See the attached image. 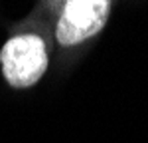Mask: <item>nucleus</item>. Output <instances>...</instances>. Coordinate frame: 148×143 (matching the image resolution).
<instances>
[{"label":"nucleus","mask_w":148,"mask_h":143,"mask_svg":"<svg viewBox=\"0 0 148 143\" xmlns=\"http://www.w3.org/2000/svg\"><path fill=\"white\" fill-rule=\"evenodd\" d=\"M0 62L6 80L14 87L34 85L47 70V50L40 36L24 34L8 40L2 52Z\"/></svg>","instance_id":"f257e3e1"},{"label":"nucleus","mask_w":148,"mask_h":143,"mask_svg":"<svg viewBox=\"0 0 148 143\" xmlns=\"http://www.w3.org/2000/svg\"><path fill=\"white\" fill-rule=\"evenodd\" d=\"M111 10L107 0H69L61 12L57 24V40L63 46H75L95 36L103 26Z\"/></svg>","instance_id":"f03ea898"}]
</instances>
